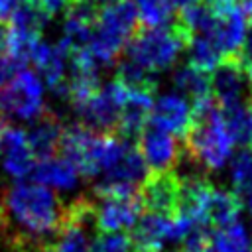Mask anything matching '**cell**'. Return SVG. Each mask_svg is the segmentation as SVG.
I'll return each instance as SVG.
<instances>
[{
  "label": "cell",
  "instance_id": "2e32d148",
  "mask_svg": "<svg viewBox=\"0 0 252 252\" xmlns=\"http://www.w3.org/2000/svg\"><path fill=\"white\" fill-rule=\"evenodd\" d=\"M61 130V120L47 108H43L41 114L33 118L30 132H26V140L35 159H45L57 154Z\"/></svg>",
  "mask_w": 252,
  "mask_h": 252
},
{
  "label": "cell",
  "instance_id": "74e56055",
  "mask_svg": "<svg viewBox=\"0 0 252 252\" xmlns=\"http://www.w3.org/2000/svg\"><path fill=\"white\" fill-rule=\"evenodd\" d=\"M2 126H4V124H0V132H2Z\"/></svg>",
  "mask_w": 252,
  "mask_h": 252
},
{
  "label": "cell",
  "instance_id": "6da1fadb",
  "mask_svg": "<svg viewBox=\"0 0 252 252\" xmlns=\"http://www.w3.org/2000/svg\"><path fill=\"white\" fill-rule=\"evenodd\" d=\"M63 215V203L41 183H14L0 199V236L12 250L28 244H51Z\"/></svg>",
  "mask_w": 252,
  "mask_h": 252
},
{
  "label": "cell",
  "instance_id": "3957f363",
  "mask_svg": "<svg viewBox=\"0 0 252 252\" xmlns=\"http://www.w3.org/2000/svg\"><path fill=\"white\" fill-rule=\"evenodd\" d=\"M138 12L132 0H118L98 8L87 49L94 61L110 65L124 51L126 41L138 28Z\"/></svg>",
  "mask_w": 252,
  "mask_h": 252
},
{
  "label": "cell",
  "instance_id": "4fadbf2b",
  "mask_svg": "<svg viewBox=\"0 0 252 252\" xmlns=\"http://www.w3.org/2000/svg\"><path fill=\"white\" fill-rule=\"evenodd\" d=\"M152 93L146 91H128L124 93V100L118 112V122L114 134L118 138L136 142L138 134L144 130V126L150 120L152 110Z\"/></svg>",
  "mask_w": 252,
  "mask_h": 252
},
{
  "label": "cell",
  "instance_id": "d590c367",
  "mask_svg": "<svg viewBox=\"0 0 252 252\" xmlns=\"http://www.w3.org/2000/svg\"><path fill=\"white\" fill-rule=\"evenodd\" d=\"M75 2H79V0H65V4L69 6V4H75Z\"/></svg>",
  "mask_w": 252,
  "mask_h": 252
},
{
  "label": "cell",
  "instance_id": "ba28073f",
  "mask_svg": "<svg viewBox=\"0 0 252 252\" xmlns=\"http://www.w3.org/2000/svg\"><path fill=\"white\" fill-rule=\"evenodd\" d=\"M191 220H187L181 215H161V213H150L146 211L144 215L136 219L132 224L130 242L132 248L138 250H148V252H161L167 242H179L181 234L187 230Z\"/></svg>",
  "mask_w": 252,
  "mask_h": 252
},
{
  "label": "cell",
  "instance_id": "4dcf8cb0",
  "mask_svg": "<svg viewBox=\"0 0 252 252\" xmlns=\"http://www.w3.org/2000/svg\"><path fill=\"white\" fill-rule=\"evenodd\" d=\"M238 2H240V8H242L246 20L252 22V0H238Z\"/></svg>",
  "mask_w": 252,
  "mask_h": 252
},
{
  "label": "cell",
  "instance_id": "ab89813d",
  "mask_svg": "<svg viewBox=\"0 0 252 252\" xmlns=\"http://www.w3.org/2000/svg\"><path fill=\"white\" fill-rule=\"evenodd\" d=\"M250 252H252V250H250Z\"/></svg>",
  "mask_w": 252,
  "mask_h": 252
},
{
  "label": "cell",
  "instance_id": "f546056e",
  "mask_svg": "<svg viewBox=\"0 0 252 252\" xmlns=\"http://www.w3.org/2000/svg\"><path fill=\"white\" fill-rule=\"evenodd\" d=\"M20 0H0V24H6Z\"/></svg>",
  "mask_w": 252,
  "mask_h": 252
},
{
  "label": "cell",
  "instance_id": "8992f818",
  "mask_svg": "<svg viewBox=\"0 0 252 252\" xmlns=\"http://www.w3.org/2000/svg\"><path fill=\"white\" fill-rule=\"evenodd\" d=\"M126 89L114 79L102 87H98L89 98L71 106L77 114L79 124L89 128L94 134H114L118 112L124 100Z\"/></svg>",
  "mask_w": 252,
  "mask_h": 252
},
{
  "label": "cell",
  "instance_id": "1f68e13d",
  "mask_svg": "<svg viewBox=\"0 0 252 252\" xmlns=\"http://www.w3.org/2000/svg\"><path fill=\"white\" fill-rule=\"evenodd\" d=\"M195 2H199V0H167V4L171 8H177V10H181V8L189 6V4H195Z\"/></svg>",
  "mask_w": 252,
  "mask_h": 252
},
{
  "label": "cell",
  "instance_id": "603a6c76",
  "mask_svg": "<svg viewBox=\"0 0 252 252\" xmlns=\"http://www.w3.org/2000/svg\"><path fill=\"white\" fill-rule=\"evenodd\" d=\"M116 81L128 89V91H146V93H154L158 89V73L138 65L136 61L124 57L118 63L116 69Z\"/></svg>",
  "mask_w": 252,
  "mask_h": 252
},
{
  "label": "cell",
  "instance_id": "52a82bcc",
  "mask_svg": "<svg viewBox=\"0 0 252 252\" xmlns=\"http://www.w3.org/2000/svg\"><path fill=\"white\" fill-rule=\"evenodd\" d=\"M91 197L98 232H126L142 213L136 191H93Z\"/></svg>",
  "mask_w": 252,
  "mask_h": 252
},
{
  "label": "cell",
  "instance_id": "d6986e66",
  "mask_svg": "<svg viewBox=\"0 0 252 252\" xmlns=\"http://www.w3.org/2000/svg\"><path fill=\"white\" fill-rule=\"evenodd\" d=\"M230 183L240 207H246L252 213V144L242 146V150L232 158Z\"/></svg>",
  "mask_w": 252,
  "mask_h": 252
},
{
  "label": "cell",
  "instance_id": "5b68a950",
  "mask_svg": "<svg viewBox=\"0 0 252 252\" xmlns=\"http://www.w3.org/2000/svg\"><path fill=\"white\" fill-rule=\"evenodd\" d=\"M43 110V87L30 69H18L0 85V120H33Z\"/></svg>",
  "mask_w": 252,
  "mask_h": 252
},
{
  "label": "cell",
  "instance_id": "30bf717a",
  "mask_svg": "<svg viewBox=\"0 0 252 252\" xmlns=\"http://www.w3.org/2000/svg\"><path fill=\"white\" fill-rule=\"evenodd\" d=\"M142 211L175 215L179 203V179L171 169L148 171L144 181L136 189Z\"/></svg>",
  "mask_w": 252,
  "mask_h": 252
},
{
  "label": "cell",
  "instance_id": "7c38bea8",
  "mask_svg": "<svg viewBox=\"0 0 252 252\" xmlns=\"http://www.w3.org/2000/svg\"><path fill=\"white\" fill-rule=\"evenodd\" d=\"M211 71H213V75H209L211 96L217 100L220 108L244 102L246 75L242 73L234 57H222Z\"/></svg>",
  "mask_w": 252,
  "mask_h": 252
},
{
  "label": "cell",
  "instance_id": "9a60e30c",
  "mask_svg": "<svg viewBox=\"0 0 252 252\" xmlns=\"http://www.w3.org/2000/svg\"><path fill=\"white\" fill-rule=\"evenodd\" d=\"M0 154H2L4 169L16 179H22V177L30 175V171L35 163V158H33V154L28 146V140H26V132L20 130V128L2 126Z\"/></svg>",
  "mask_w": 252,
  "mask_h": 252
},
{
  "label": "cell",
  "instance_id": "4316f807",
  "mask_svg": "<svg viewBox=\"0 0 252 252\" xmlns=\"http://www.w3.org/2000/svg\"><path fill=\"white\" fill-rule=\"evenodd\" d=\"M132 242L124 232H98L91 242V252H130Z\"/></svg>",
  "mask_w": 252,
  "mask_h": 252
},
{
  "label": "cell",
  "instance_id": "d6a6232c",
  "mask_svg": "<svg viewBox=\"0 0 252 252\" xmlns=\"http://www.w3.org/2000/svg\"><path fill=\"white\" fill-rule=\"evenodd\" d=\"M96 8H102V6H106V4H112V2H118V0H91Z\"/></svg>",
  "mask_w": 252,
  "mask_h": 252
},
{
  "label": "cell",
  "instance_id": "d4e9b609",
  "mask_svg": "<svg viewBox=\"0 0 252 252\" xmlns=\"http://www.w3.org/2000/svg\"><path fill=\"white\" fill-rule=\"evenodd\" d=\"M185 49H187V55H189V63L195 65L197 69H203V71H211L222 59L219 49L215 47V43L203 33L189 35Z\"/></svg>",
  "mask_w": 252,
  "mask_h": 252
},
{
  "label": "cell",
  "instance_id": "ffe728a7",
  "mask_svg": "<svg viewBox=\"0 0 252 252\" xmlns=\"http://www.w3.org/2000/svg\"><path fill=\"white\" fill-rule=\"evenodd\" d=\"M240 203L234 197L232 191L226 189H211L207 207H205V220L209 226H224L228 222H234L240 215Z\"/></svg>",
  "mask_w": 252,
  "mask_h": 252
},
{
  "label": "cell",
  "instance_id": "836d02e7",
  "mask_svg": "<svg viewBox=\"0 0 252 252\" xmlns=\"http://www.w3.org/2000/svg\"><path fill=\"white\" fill-rule=\"evenodd\" d=\"M248 104L252 106V87H250V94H248Z\"/></svg>",
  "mask_w": 252,
  "mask_h": 252
},
{
  "label": "cell",
  "instance_id": "7402d4cb",
  "mask_svg": "<svg viewBox=\"0 0 252 252\" xmlns=\"http://www.w3.org/2000/svg\"><path fill=\"white\" fill-rule=\"evenodd\" d=\"M224 128L232 140V144L250 146L252 144V106L246 102H238L234 106L220 108Z\"/></svg>",
  "mask_w": 252,
  "mask_h": 252
},
{
  "label": "cell",
  "instance_id": "f35d334b",
  "mask_svg": "<svg viewBox=\"0 0 252 252\" xmlns=\"http://www.w3.org/2000/svg\"><path fill=\"white\" fill-rule=\"evenodd\" d=\"M0 124H4V122H2V120H0Z\"/></svg>",
  "mask_w": 252,
  "mask_h": 252
},
{
  "label": "cell",
  "instance_id": "ac0fdd59",
  "mask_svg": "<svg viewBox=\"0 0 252 252\" xmlns=\"http://www.w3.org/2000/svg\"><path fill=\"white\" fill-rule=\"evenodd\" d=\"M171 83L177 91V94H181L185 100L189 98L193 102L211 96V81H209V71L197 69L195 65L187 63L183 67H177L173 71Z\"/></svg>",
  "mask_w": 252,
  "mask_h": 252
},
{
  "label": "cell",
  "instance_id": "83f0119b",
  "mask_svg": "<svg viewBox=\"0 0 252 252\" xmlns=\"http://www.w3.org/2000/svg\"><path fill=\"white\" fill-rule=\"evenodd\" d=\"M234 59H236V63L240 65V69H242V73L246 75V79L252 81V28L244 33L242 43H240V49H238V53L234 55Z\"/></svg>",
  "mask_w": 252,
  "mask_h": 252
},
{
  "label": "cell",
  "instance_id": "484cf974",
  "mask_svg": "<svg viewBox=\"0 0 252 252\" xmlns=\"http://www.w3.org/2000/svg\"><path fill=\"white\" fill-rule=\"evenodd\" d=\"M142 26H165L173 22V8L167 0H132Z\"/></svg>",
  "mask_w": 252,
  "mask_h": 252
},
{
  "label": "cell",
  "instance_id": "277c9868",
  "mask_svg": "<svg viewBox=\"0 0 252 252\" xmlns=\"http://www.w3.org/2000/svg\"><path fill=\"white\" fill-rule=\"evenodd\" d=\"M185 45L187 33L173 20L165 26H138L124 47L128 59L159 73L173 67Z\"/></svg>",
  "mask_w": 252,
  "mask_h": 252
},
{
  "label": "cell",
  "instance_id": "7a4b0ae2",
  "mask_svg": "<svg viewBox=\"0 0 252 252\" xmlns=\"http://www.w3.org/2000/svg\"><path fill=\"white\" fill-rule=\"evenodd\" d=\"M181 142L207 171L220 169L228 161L232 154V140L224 128L222 110L213 96L191 104V124Z\"/></svg>",
  "mask_w": 252,
  "mask_h": 252
},
{
  "label": "cell",
  "instance_id": "f1b7e54d",
  "mask_svg": "<svg viewBox=\"0 0 252 252\" xmlns=\"http://www.w3.org/2000/svg\"><path fill=\"white\" fill-rule=\"evenodd\" d=\"M14 71H18V65H16L6 53H0V85H2Z\"/></svg>",
  "mask_w": 252,
  "mask_h": 252
},
{
  "label": "cell",
  "instance_id": "9c48e42d",
  "mask_svg": "<svg viewBox=\"0 0 252 252\" xmlns=\"http://www.w3.org/2000/svg\"><path fill=\"white\" fill-rule=\"evenodd\" d=\"M98 138H100V134H94L89 128H85L83 124L75 122V124L63 126L57 152L79 171V175L93 179Z\"/></svg>",
  "mask_w": 252,
  "mask_h": 252
},
{
  "label": "cell",
  "instance_id": "e575fe53",
  "mask_svg": "<svg viewBox=\"0 0 252 252\" xmlns=\"http://www.w3.org/2000/svg\"><path fill=\"white\" fill-rule=\"evenodd\" d=\"M199 252H215L211 246H207V248H203V250H199Z\"/></svg>",
  "mask_w": 252,
  "mask_h": 252
},
{
  "label": "cell",
  "instance_id": "44dd1931",
  "mask_svg": "<svg viewBox=\"0 0 252 252\" xmlns=\"http://www.w3.org/2000/svg\"><path fill=\"white\" fill-rule=\"evenodd\" d=\"M87 224L61 219L59 230L49 244V252H91V242L87 236Z\"/></svg>",
  "mask_w": 252,
  "mask_h": 252
},
{
  "label": "cell",
  "instance_id": "cb8c5ba5",
  "mask_svg": "<svg viewBox=\"0 0 252 252\" xmlns=\"http://www.w3.org/2000/svg\"><path fill=\"white\" fill-rule=\"evenodd\" d=\"M211 248L215 252H250L252 240L246 228L234 220L224 226H217V230L211 234Z\"/></svg>",
  "mask_w": 252,
  "mask_h": 252
},
{
  "label": "cell",
  "instance_id": "5bb4252c",
  "mask_svg": "<svg viewBox=\"0 0 252 252\" xmlns=\"http://www.w3.org/2000/svg\"><path fill=\"white\" fill-rule=\"evenodd\" d=\"M148 122L173 136L183 138L191 124V104L177 93L161 94L156 102H152Z\"/></svg>",
  "mask_w": 252,
  "mask_h": 252
},
{
  "label": "cell",
  "instance_id": "8fae6325",
  "mask_svg": "<svg viewBox=\"0 0 252 252\" xmlns=\"http://www.w3.org/2000/svg\"><path fill=\"white\" fill-rule=\"evenodd\" d=\"M136 148L144 158L148 169L165 171L173 167L181 150V142H177L173 134L148 122L136 138Z\"/></svg>",
  "mask_w": 252,
  "mask_h": 252
},
{
  "label": "cell",
  "instance_id": "8d00e7d4",
  "mask_svg": "<svg viewBox=\"0 0 252 252\" xmlns=\"http://www.w3.org/2000/svg\"><path fill=\"white\" fill-rule=\"evenodd\" d=\"M130 252H148V250H138V248H132Z\"/></svg>",
  "mask_w": 252,
  "mask_h": 252
},
{
  "label": "cell",
  "instance_id": "e0dca14e",
  "mask_svg": "<svg viewBox=\"0 0 252 252\" xmlns=\"http://www.w3.org/2000/svg\"><path fill=\"white\" fill-rule=\"evenodd\" d=\"M30 173L35 183L55 189H73L79 181V171L65 158H55V156L45 159H35Z\"/></svg>",
  "mask_w": 252,
  "mask_h": 252
}]
</instances>
